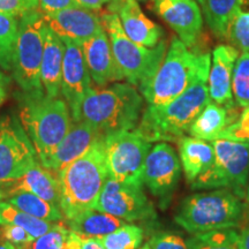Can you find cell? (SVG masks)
Listing matches in <instances>:
<instances>
[{
  "label": "cell",
  "instance_id": "d4e9b609",
  "mask_svg": "<svg viewBox=\"0 0 249 249\" xmlns=\"http://www.w3.org/2000/svg\"><path fill=\"white\" fill-rule=\"evenodd\" d=\"M65 222L71 231L85 238L93 239H99L110 234L124 224L120 218L95 209L83 211L71 219H66Z\"/></svg>",
  "mask_w": 249,
  "mask_h": 249
},
{
  "label": "cell",
  "instance_id": "52a82bcc",
  "mask_svg": "<svg viewBox=\"0 0 249 249\" xmlns=\"http://www.w3.org/2000/svg\"><path fill=\"white\" fill-rule=\"evenodd\" d=\"M102 23L110 38L112 51L124 79L139 87L154 75L167 51V43L163 39L155 48H145L127 37L116 12L107 11L101 14Z\"/></svg>",
  "mask_w": 249,
  "mask_h": 249
},
{
  "label": "cell",
  "instance_id": "ac0fdd59",
  "mask_svg": "<svg viewBox=\"0 0 249 249\" xmlns=\"http://www.w3.org/2000/svg\"><path fill=\"white\" fill-rule=\"evenodd\" d=\"M103 138L104 136L97 129L86 121H74L66 136L59 143L44 167L57 176L67 165L85 155L98 140Z\"/></svg>",
  "mask_w": 249,
  "mask_h": 249
},
{
  "label": "cell",
  "instance_id": "2e32d148",
  "mask_svg": "<svg viewBox=\"0 0 249 249\" xmlns=\"http://www.w3.org/2000/svg\"><path fill=\"white\" fill-rule=\"evenodd\" d=\"M43 18L46 27L61 39L73 40L80 45L104 28L101 15L82 6L45 14Z\"/></svg>",
  "mask_w": 249,
  "mask_h": 249
},
{
  "label": "cell",
  "instance_id": "bcb514c9",
  "mask_svg": "<svg viewBox=\"0 0 249 249\" xmlns=\"http://www.w3.org/2000/svg\"><path fill=\"white\" fill-rule=\"evenodd\" d=\"M245 200L247 203H249V182H248V187H247V192H246V197Z\"/></svg>",
  "mask_w": 249,
  "mask_h": 249
},
{
  "label": "cell",
  "instance_id": "8fae6325",
  "mask_svg": "<svg viewBox=\"0 0 249 249\" xmlns=\"http://www.w3.org/2000/svg\"><path fill=\"white\" fill-rule=\"evenodd\" d=\"M39 163L22 124L13 117L0 123V183L22 177Z\"/></svg>",
  "mask_w": 249,
  "mask_h": 249
},
{
  "label": "cell",
  "instance_id": "7bdbcfd3",
  "mask_svg": "<svg viewBox=\"0 0 249 249\" xmlns=\"http://www.w3.org/2000/svg\"><path fill=\"white\" fill-rule=\"evenodd\" d=\"M9 83H11V77L7 74H5L4 71L0 70V86L6 88V87L9 86Z\"/></svg>",
  "mask_w": 249,
  "mask_h": 249
},
{
  "label": "cell",
  "instance_id": "f35d334b",
  "mask_svg": "<svg viewBox=\"0 0 249 249\" xmlns=\"http://www.w3.org/2000/svg\"><path fill=\"white\" fill-rule=\"evenodd\" d=\"M76 0H37V11L43 15L55 13L71 7H80Z\"/></svg>",
  "mask_w": 249,
  "mask_h": 249
},
{
  "label": "cell",
  "instance_id": "f546056e",
  "mask_svg": "<svg viewBox=\"0 0 249 249\" xmlns=\"http://www.w3.org/2000/svg\"><path fill=\"white\" fill-rule=\"evenodd\" d=\"M18 18L13 15L0 14V68L12 71Z\"/></svg>",
  "mask_w": 249,
  "mask_h": 249
},
{
  "label": "cell",
  "instance_id": "5bb4252c",
  "mask_svg": "<svg viewBox=\"0 0 249 249\" xmlns=\"http://www.w3.org/2000/svg\"><path fill=\"white\" fill-rule=\"evenodd\" d=\"M65 44L60 93L70 107L73 121L81 119V105L91 87V76L80 44L62 39Z\"/></svg>",
  "mask_w": 249,
  "mask_h": 249
},
{
  "label": "cell",
  "instance_id": "4316f807",
  "mask_svg": "<svg viewBox=\"0 0 249 249\" xmlns=\"http://www.w3.org/2000/svg\"><path fill=\"white\" fill-rule=\"evenodd\" d=\"M57 223L39 219L24 211L18 209L14 205L6 201H0V225H15L22 227L34 239L39 238L50 230H52Z\"/></svg>",
  "mask_w": 249,
  "mask_h": 249
},
{
  "label": "cell",
  "instance_id": "4fadbf2b",
  "mask_svg": "<svg viewBox=\"0 0 249 249\" xmlns=\"http://www.w3.org/2000/svg\"><path fill=\"white\" fill-rule=\"evenodd\" d=\"M93 209L120 218L124 222H154L157 218L143 187L124 185L110 178L105 181Z\"/></svg>",
  "mask_w": 249,
  "mask_h": 249
},
{
  "label": "cell",
  "instance_id": "e0dca14e",
  "mask_svg": "<svg viewBox=\"0 0 249 249\" xmlns=\"http://www.w3.org/2000/svg\"><path fill=\"white\" fill-rule=\"evenodd\" d=\"M89 74L97 87L124 80V73L114 58L110 38L104 28L81 44Z\"/></svg>",
  "mask_w": 249,
  "mask_h": 249
},
{
  "label": "cell",
  "instance_id": "277c9868",
  "mask_svg": "<svg viewBox=\"0 0 249 249\" xmlns=\"http://www.w3.org/2000/svg\"><path fill=\"white\" fill-rule=\"evenodd\" d=\"M210 102L208 82H197L163 105H148L135 132L148 142H178Z\"/></svg>",
  "mask_w": 249,
  "mask_h": 249
},
{
  "label": "cell",
  "instance_id": "8992f818",
  "mask_svg": "<svg viewBox=\"0 0 249 249\" xmlns=\"http://www.w3.org/2000/svg\"><path fill=\"white\" fill-rule=\"evenodd\" d=\"M242 213L241 198L230 189L219 188L186 197L174 222L187 232L197 234L239 226Z\"/></svg>",
  "mask_w": 249,
  "mask_h": 249
},
{
  "label": "cell",
  "instance_id": "f907efd6",
  "mask_svg": "<svg viewBox=\"0 0 249 249\" xmlns=\"http://www.w3.org/2000/svg\"><path fill=\"white\" fill-rule=\"evenodd\" d=\"M136 1H138V2L139 1H145V0H136Z\"/></svg>",
  "mask_w": 249,
  "mask_h": 249
},
{
  "label": "cell",
  "instance_id": "e575fe53",
  "mask_svg": "<svg viewBox=\"0 0 249 249\" xmlns=\"http://www.w3.org/2000/svg\"><path fill=\"white\" fill-rule=\"evenodd\" d=\"M230 140L236 142H249V107L242 110L234 124L220 134L218 140Z\"/></svg>",
  "mask_w": 249,
  "mask_h": 249
},
{
  "label": "cell",
  "instance_id": "9c48e42d",
  "mask_svg": "<svg viewBox=\"0 0 249 249\" xmlns=\"http://www.w3.org/2000/svg\"><path fill=\"white\" fill-rule=\"evenodd\" d=\"M213 166L191 183L192 189L226 188L245 198L249 182V142L220 139L213 141Z\"/></svg>",
  "mask_w": 249,
  "mask_h": 249
},
{
  "label": "cell",
  "instance_id": "7a4b0ae2",
  "mask_svg": "<svg viewBox=\"0 0 249 249\" xmlns=\"http://www.w3.org/2000/svg\"><path fill=\"white\" fill-rule=\"evenodd\" d=\"M143 97L130 83L114 82L107 87H90L81 105V119L103 136L135 130L141 119Z\"/></svg>",
  "mask_w": 249,
  "mask_h": 249
},
{
  "label": "cell",
  "instance_id": "484cf974",
  "mask_svg": "<svg viewBox=\"0 0 249 249\" xmlns=\"http://www.w3.org/2000/svg\"><path fill=\"white\" fill-rule=\"evenodd\" d=\"M14 205L18 209L31 214V216L39 218V219L48 220L52 223H59L65 220L64 213L60 208L49 203L48 201L43 200L42 197L28 192H17L8 195L5 200Z\"/></svg>",
  "mask_w": 249,
  "mask_h": 249
},
{
  "label": "cell",
  "instance_id": "7dc6e473",
  "mask_svg": "<svg viewBox=\"0 0 249 249\" xmlns=\"http://www.w3.org/2000/svg\"><path fill=\"white\" fill-rule=\"evenodd\" d=\"M108 5L110 4H119V2L123 1V0H107Z\"/></svg>",
  "mask_w": 249,
  "mask_h": 249
},
{
  "label": "cell",
  "instance_id": "836d02e7",
  "mask_svg": "<svg viewBox=\"0 0 249 249\" xmlns=\"http://www.w3.org/2000/svg\"><path fill=\"white\" fill-rule=\"evenodd\" d=\"M70 229L61 223H57L52 230L35 239L21 249H64Z\"/></svg>",
  "mask_w": 249,
  "mask_h": 249
},
{
  "label": "cell",
  "instance_id": "ffe728a7",
  "mask_svg": "<svg viewBox=\"0 0 249 249\" xmlns=\"http://www.w3.org/2000/svg\"><path fill=\"white\" fill-rule=\"evenodd\" d=\"M17 192L35 194L60 208V187L57 176L38 163L20 178L0 183V201Z\"/></svg>",
  "mask_w": 249,
  "mask_h": 249
},
{
  "label": "cell",
  "instance_id": "74e56055",
  "mask_svg": "<svg viewBox=\"0 0 249 249\" xmlns=\"http://www.w3.org/2000/svg\"><path fill=\"white\" fill-rule=\"evenodd\" d=\"M37 9V0H0V14L13 15L18 18Z\"/></svg>",
  "mask_w": 249,
  "mask_h": 249
},
{
  "label": "cell",
  "instance_id": "d6a6232c",
  "mask_svg": "<svg viewBox=\"0 0 249 249\" xmlns=\"http://www.w3.org/2000/svg\"><path fill=\"white\" fill-rule=\"evenodd\" d=\"M232 92L239 107H249V52H241L236 59L233 68Z\"/></svg>",
  "mask_w": 249,
  "mask_h": 249
},
{
  "label": "cell",
  "instance_id": "83f0119b",
  "mask_svg": "<svg viewBox=\"0 0 249 249\" xmlns=\"http://www.w3.org/2000/svg\"><path fill=\"white\" fill-rule=\"evenodd\" d=\"M244 0H204L205 22L217 37L225 38L230 21Z\"/></svg>",
  "mask_w": 249,
  "mask_h": 249
},
{
  "label": "cell",
  "instance_id": "60d3db41",
  "mask_svg": "<svg viewBox=\"0 0 249 249\" xmlns=\"http://www.w3.org/2000/svg\"><path fill=\"white\" fill-rule=\"evenodd\" d=\"M81 249H104V248H103V246L97 241V239L81 236Z\"/></svg>",
  "mask_w": 249,
  "mask_h": 249
},
{
  "label": "cell",
  "instance_id": "1f68e13d",
  "mask_svg": "<svg viewBox=\"0 0 249 249\" xmlns=\"http://www.w3.org/2000/svg\"><path fill=\"white\" fill-rule=\"evenodd\" d=\"M225 38L239 51L249 52V0H244L233 15Z\"/></svg>",
  "mask_w": 249,
  "mask_h": 249
},
{
  "label": "cell",
  "instance_id": "f6af8a7d",
  "mask_svg": "<svg viewBox=\"0 0 249 249\" xmlns=\"http://www.w3.org/2000/svg\"><path fill=\"white\" fill-rule=\"evenodd\" d=\"M0 249H15V247L13 245L8 244V242L0 241Z\"/></svg>",
  "mask_w": 249,
  "mask_h": 249
},
{
  "label": "cell",
  "instance_id": "ee69618b",
  "mask_svg": "<svg viewBox=\"0 0 249 249\" xmlns=\"http://www.w3.org/2000/svg\"><path fill=\"white\" fill-rule=\"evenodd\" d=\"M6 96H7V92H6V89L4 87L0 86V105L4 103V101L6 99Z\"/></svg>",
  "mask_w": 249,
  "mask_h": 249
},
{
  "label": "cell",
  "instance_id": "6da1fadb",
  "mask_svg": "<svg viewBox=\"0 0 249 249\" xmlns=\"http://www.w3.org/2000/svg\"><path fill=\"white\" fill-rule=\"evenodd\" d=\"M210 66V53H198L173 38L156 73L139 86L140 93L149 105L166 104L195 83L208 82Z\"/></svg>",
  "mask_w": 249,
  "mask_h": 249
},
{
  "label": "cell",
  "instance_id": "ba28073f",
  "mask_svg": "<svg viewBox=\"0 0 249 249\" xmlns=\"http://www.w3.org/2000/svg\"><path fill=\"white\" fill-rule=\"evenodd\" d=\"M46 24L40 12L31 11L18 18L12 74L24 95H43L40 81Z\"/></svg>",
  "mask_w": 249,
  "mask_h": 249
},
{
  "label": "cell",
  "instance_id": "603a6c76",
  "mask_svg": "<svg viewBox=\"0 0 249 249\" xmlns=\"http://www.w3.org/2000/svg\"><path fill=\"white\" fill-rule=\"evenodd\" d=\"M64 55L65 44L62 39L51 29L45 27L40 81L43 90L49 97H59L60 95Z\"/></svg>",
  "mask_w": 249,
  "mask_h": 249
},
{
  "label": "cell",
  "instance_id": "4dcf8cb0",
  "mask_svg": "<svg viewBox=\"0 0 249 249\" xmlns=\"http://www.w3.org/2000/svg\"><path fill=\"white\" fill-rule=\"evenodd\" d=\"M144 238L142 227L124 224L110 234L102 236L97 241L104 249H138Z\"/></svg>",
  "mask_w": 249,
  "mask_h": 249
},
{
  "label": "cell",
  "instance_id": "7c38bea8",
  "mask_svg": "<svg viewBox=\"0 0 249 249\" xmlns=\"http://www.w3.org/2000/svg\"><path fill=\"white\" fill-rule=\"evenodd\" d=\"M181 177V163L172 145L158 142L147 156L143 173V185L158 201L161 210H166L172 201Z\"/></svg>",
  "mask_w": 249,
  "mask_h": 249
},
{
  "label": "cell",
  "instance_id": "9a60e30c",
  "mask_svg": "<svg viewBox=\"0 0 249 249\" xmlns=\"http://www.w3.org/2000/svg\"><path fill=\"white\" fill-rule=\"evenodd\" d=\"M151 8L172 28L188 48L197 42L203 27L201 8L195 0H150Z\"/></svg>",
  "mask_w": 249,
  "mask_h": 249
},
{
  "label": "cell",
  "instance_id": "681fc988",
  "mask_svg": "<svg viewBox=\"0 0 249 249\" xmlns=\"http://www.w3.org/2000/svg\"><path fill=\"white\" fill-rule=\"evenodd\" d=\"M140 249H151V248H150V246H149V244H147V245H144V246H143V247H141Z\"/></svg>",
  "mask_w": 249,
  "mask_h": 249
},
{
  "label": "cell",
  "instance_id": "cb8c5ba5",
  "mask_svg": "<svg viewBox=\"0 0 249 249\" xmlns=\"http://www.w3.org/2000/svg\"><path fill=\"white\" fill-rule=\"evenodd\" d=\"M179 158L187 181L192 183L210 170L214 161L213 143L183 136L178 141Z\"/></svg>",
  "mask_w": 249,
  "mask_h": 249
},
{
  "label": "cell",
  "instance_id": "d590c367",
  "mask_svg": "<svg viewBox=\"0 0 249 249\" xmlns=\"http://www.w3.org/2000/svg\"><path fill=\"white\" fill-rule=\"evenodd\" d=\"M0 239L1 241L13 245L15 249H21L35 239L22 227L15 225H0Z\"/></svg>",
  "mask_w": 249,
  "mask_h": 249
},
{
  "label": "cell",
  "instance_id": "44dd1931",
  "mask_svg": "<svg viewBox=\"0 0 249 249\" xmlns=\"http://www.w3.org/2000/svg\"><path fill=\"white\" fill-rule=\"evenodd\" d=\"M240 51L232 45H218L213 52L208 88L210 101L219 105H231L233 101V68Z\"/></svg>",
  "mask_w": 249,
  "mask_h": 249
},
{
  "label": "cell",
  "instance_id": "3957f363",
  "mask_svg": "<svg viewBox=\"0 0 249 249\" xmlns=\"http://www.w3.org/2000/svg\"><path fill=\"white\" fill-rule=\"evenodd\" d=\"M107 178L103 138L57 174L65 220L93 209Z\"/></svg>",
  "mask_w": 249,
  "mask_h": 249
},
{
  "label": "cell",
  "instance_id": "ab89813d",
  "mask_svg": "<svg viewBox=\"0 0 249 249\" xmlns=\"http://www.w3.org/2000/svg\"><path fill=\"white\" fill-rule=\"evenodd\" d=\"M82 7L92 9V11H101L105 5L108 4L107 0H76Z\"/></svg>",
  "mask_w": 249,
  "mask_h": 249
},
{
  "label": "cell",
  "instance_id": "5b68a950",
  "mask_svg": "<svg viewBox=\"0 0 249 249\" xmlns=\"http://www.w3.org/2000/svg\"><path fill=\"white\" fill-rule=\"evenodd\" d=\"M20 123L44 166L71 126L70 107L65 99L43 95L20 97Z\"/></svg>",
  "mask_w": 249,
  "mask_h": 249
},
{
  "label": "cell",
  "instance_id": "30bf717a",
  "mask_svg": "<svg viewBox=\"0 0 249 249\" xmlns=\"http://www.w3.org/2000/svg\"><path fill=\"white\" fill-rule=\"evenodd\" d=\"M151 143L135 130L111 133L104 136L105 163L108 178L114 181L143 187V173Z\"/></svg>",
  "mask_w": 249,
  "mask_h": 249
},
{
  "label": "cell",
  "instance_id": "c3c4849f",
  "mask_svg": "<svg viewBox=\"0 0 249 249\" xmlns=\"http://www.w3.org/2000/svg\"><path fill=\"white\" fill-rule=\"evenodd\" d=\"M196 2H197V4H200L201 6H203V4H204V0H195Z\"/></svg>",
  "mask_w": 249,
  "mask_h": 249
},
{
  "label": "cell",
  "instance_id": "8d00e7d4",
  "mask_svg": "<svg viewBox=\"0 0 249 249\" xmlns=\"http://www.w3.org/2000/svg\"><path fill=\"white\" fill-rule=\"evenodd\" d=\"M151 249H188L186 241L181 236L172 233H156L149 240Z\"/></svg>",
  "mask_w": 249,
  "mask_h": 249
},
{
  "label": "cell",
  "instance_id": "b9f144b4",
  "mask_svg": "<svg viewBox=\"0 0 249 249\" xmlns=\"http://www.w3.org/2000/svg\"><path fill=\"white\" fill-rule=\"evenodd\" d=\"M238 249H249V226L242 230L239 234Z\"/></svg>",
  "mask_w": 249,
  "mask_h": 249
},
{
  "label": "cell",
  "instance_id": "d6986e66",
  "mask_svg": "<svg viewBox=\"0 0 249 249\" xmlns=\"http://www.w3.org/2000/svg\"><path fill=\"white\" fill-rule=\"evenodd\" d=\"M108 11L116 12L124 34L136 44L151 49L164 39L163 29L145 17L136 0H123L119 4H110Z\"/></svg>",
  "mask_w": 249,
  "mask_h": 249
},
{
  "label": "cell",
  "instance_id": "7402d4cb",
  "mask_svg": "<svg viewBox=\"0 0 249 249\" xmlns=\"http://www.w3.org/2000/svg\"><path fill=\"white\" fill-rule=\"evenodd\" d=\"M238 105H219L214 102H209L201 113L196 117L188 133L192 138L213 142L227 127L234 124L240 117Z\"/></svg>",
  "mask_w": 249,
  "mask_h": 249
},
{
  "label": "cell",
  "instance_id": "f1b7e54d",
  "mask_svg": "<svg viewBox=\"0 0 249 249\" xmlns=\"http://www.w3.org/2000/svg\"><path fill=\"white\" fill-rule=\"evenodd\" d=\"M239 233L232 229L197 233L187 239L188 249H238Z\"/></svg>",
  "mask_w": 249,
  "mask_h": 249
}]
</instances>
